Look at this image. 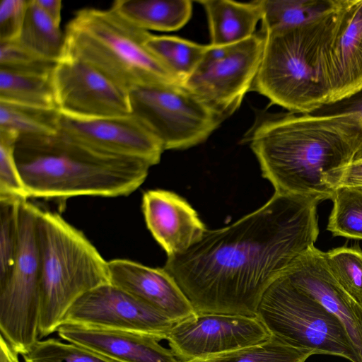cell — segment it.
<instances>
[{
  "label": "cell",
  "instance_id": "obj_17",
  "mask_svg": "<svg viewBox=\"0 0 362 362\" xmlns=\"http://www.w3.org/2000/svg\"><path fill=\"white\" fill-rule=\"evenodd\" d=\"M110 282L177 323L195 313L173 277L163 267L153 268L124 259L108 261Z\"/></svg>",
  "mask_w": 362,
  "mask_h": 362
},
{
  "label": "cell",
  "instance_id": "obj_28",
  "mask_svg": "<svg viewBox=\"0 0 362 362\" xmlns=\"http://www.w3.org/2000/svg\"><path fill=\"white\" fill-rule=\"evenodd\" d=\"M312 352L293 347L271 336L261 343L213 358L192 362H305Z\"/></svg>",
  "mask_w": 362,
  "mask_h": 362
},
{
  "label": "cell",
  "instance_id": "obj_33",
  "mask_svg": "<svg viewBox=\"0 0 362 362\" xmlns=\"http://www.w3.org/2000/svg\"><path fill=\"white\" fill-rule=\"evenodd\" d=\"M56 64L36 55L18 41L0 42V69L52 74Z\"/></svg>",
  "mask_w": 362,
  "mask_h": 362
},
{
  "label": "cell",
  "instance_id": "obj_21",
  "mask_svg": "<svg viewBox=\"0 0 362 362\" xmlns=\"http://www.w3.org/2000/svg\"><path fill=\"white\" fill-rule=\"evenodd\" d=\"M111 8L134 25L148 31H175L189 20L192 1L189 0H117Z\"/></svg>",
  "mask_w": 362,
  "mask_h": 362
},
{
  "label": "cell",
  "instance_id": "obj_7",
  "mask_svg": "<svg viewBox=\"0 0 362 362\" xmlns=\"http://www.w3.org/2000/svg\"><path fill=\"white\" fill-rule=\"evenodd\" d=\"M257 317L270 334L313 354L362 362L340 321L319 302L296 287L282 273L264 293Z\"/></svg>",
  "mask_w": 362,
  "mask_h": 362
},
{
  "label": "cell",
  "instance_id": "obj_36",
  "mask_svg": "<svg viewBox=\"0 0 362 362\" xmlns=\"http://www.w3.org/2000/svg\"><path fill=\"white\" fill-rule=\"evenodd\" d=\"M338 187H347L362 190V158L353 160L343 168L335 189Z\"/></svg>",
  "mask_w": 362,
  "mask_h": 362
},
{
  "label": "cell",
  "instance_id": "obj_14",
  "mask_svg": "<svg viewBox=\"0 0 362 362\" xmlns=\"http://www.w3.org/2000/svg\"><path fill=\"white\" fill-rule=\"evenodd\" d=\"M320 82L332 105L362 89V0H344L340 17L325 43Z\"/></svg>",
  "mask_w": 362,
  "mask_h": 362
},
{
  "label": "cell",
  "instance_id": "obj_34",
  "mask_svg": "<svg viewBox=\"0 0 362 362\" xmlns=\"http://www.w3.org/2000/svg\"><path fill=\"white\" fill-rule=\"evenodd\" d=\"M28 0H1L0 42L17 41L24 22Z\"/></svg>",
  "mask_w": 362,
  "mask_h": 362
},
{
  "label": "cell",
  "instance_id": "obj_24",
  "mask_svg": "<svg viewBox=\"0 0 362 362\" xmlns=\"http://www.w3.org/2000/svg\"><path fill=\"white\" fill-rule=\"evenodd\" d=\"M52 74L0 69V100L57 108Z\"/></svg>",
  "mask_w": 362,
  "mask_h": 362
},
{
  "label": "cell",
  "instance_id": "obj_35",
  "mask_svg": "<svg viewBox=\"0 0 362 362\" xmlns=\"http://www.w3.org/2000/svg\"><path fill=\"white\" fill-rule=\"evenodd\" d=\"M343 112H358L362 116V89L349 98L322 107L313 115H322ZM361 158H362V146L356 154L354 159Z\"/></svg>",
  "mask_w": 362,
  "mask_h": 362
},
{
  "label": "cell",
  "instance_id": "obj_5",
  "mask_svg": "<svg viewBox=\"0 0 362 362\" xmlns=\"http://www.w3.org/2000/svg\"><path fill=\"white\" fill-rule=\"evenodd\" d=\"M36 235L40 265L38 332L42 338L57 331L79 297L110 282L108 262L57 213L37 207Z\"/></svg>",
  "mask_w": 362,
  "mask_h": 362
},
{
  "label": "cell",
  "instance_id": "obj_12",
  "mask_svg": "<svg viewBox=\"0 0 362 362\" xmlns=\"http://www.w3.org/2000/svg\"><path fill=\"white\" fill-rule=\"evenodd\" d=\"M52 79L62 114L83 119L131 114L129 92L79 57L64 53Z\"/></svg>",
  "mask_w": 362,
  "mask_h": 362
},
{
  "label": "cell",
  "instance_id": "obj_26",
  "mask_svg": "<svg viewBox=\"0 0 362 362\" xmlns=\"http://www.w3.org/2000/svg\"><path fill=\"white\" fill-rule=\"evenodd\" d=\"M339 0H260L262 30L292 26L314 20L334 9Z\"/></svg>",
  "mask_w": 362,
  "mask_h": 362
},
{
  "label": "cell",
  "instance_id": "obj_6",
  "mask_svg": "<svg viewBox=\"0 0 362 362\" xmlns=\"http://www.w3.org/2000/svg\"><path fill=\"white\" fill-rule=\"evenodd\" d=\"M64 34V53L86 61L128 92L149 82L182 83L146 46L151 33L111 7L78 11Z\"/></svg>",
  "mask_w": 362,
  "mask_h": 362
},
{
  "label": "cell",
  "instance_id": "obj_4",
  "mask_svg": "<svg viewBox=\"0 0 362 362\" xmlns=\"http://www.w3.org/2000/svg\"><path fill=\"white\" fill-rule=\"evenodd\" d=\"M344 0L310 21L273 28L264 34L260 66L252 89L293 113L313 114L328 104L319 62Z\"/></svg>",
  "mask_w": 362,
  "mask_h": 362
},
{
  "label": "cell",
  "instance_id": "obj_22",
  "mask_svg": "<svg viewBox=\"0 0 362 362\" xmlns=\"http://www.w3.org/2000/svg\"><path fill=\"white\" fill-rule=\"evenodd\" d=\"M57 108L0 100V133L16 138L54 134L59 131Z\"/></svg>",
  "mask_w": 362,
  "mask_h": 362
},
{
  "label": "cell",
  "instance_id": "obj_3",
  "mask_svg": "<svg viewBox=\"0 0 362 362\" xmlns=\"http://www.w3.org/2000/svg\"><path fill=\"white\" fill-rule=\"evenodd\" d=\"M14 155L28 198L127 196L142 185L152 166L95 149L59 132L19 138Z\"/></svg>",
  "mask_w": 362,
  "mask_h": 362
},
{
  "label": "cell",
  "instance_id": "obj_32",
  "mask_svg": "<svg viewBox=\"0 0 362 362\" xmlns=\"http://www.w3.org/2000/svg\"><path fill=\"white\" fill-rule=\"evenodd\" d=\"M16 141L0 133V198L28 200L15 159Z\"/></svg>",
  "mask_w": 362,
  "mask_h": 362
},
{
  "label": "cell",
  "instance_id": "obj_19",
  "mask_svg": "<svg viewBox=\"0 0 362 362\" xmlns=\"http://www.w3.org/2000/svg\"><path fill=\"white\" fill-rule=\"evenodd\" d=\"M142 211L148 230L168 256L187 250L206 229L196 211L172 192H146Z\"/></svg>",
  "mask_w": 362,
  "mask_h": 362
},
{
  "label": "cell",
  "instance_id": "obj_29",
  "mask_svg": "<svg viewBox=\"0 0 362 362\" xmlns=\"http://www.w3.org/2000/svg\"><path fill=\"white\" fill-rule=\"evenodd\" d=\"M323 257L337 281L362 305V250L341 247L323 252Z\"/></svg>",
  "mask_w": 362,
  "mask_h": 362
},
{
  "label": "cell",
  "instance_id": "obj_30",
  "mask_svg": "<svg viewBox=\"0 0 362 362\" xmlns=\"http://www.w3.org/2000/svg\"><path fill=\"white\" fill-rule=\"evenodd\" d=\"M0 198V284L10 275L19 243V206L21 202Z\"/></svg>",
  "mask_w": 362,
  "mask_h": 362
},
{
  "label": "cell",
  "instance_id": "obj_2",
  "mask_svg": "<svg viewBox=\"0 0 362 362\" xmlns=\"http://www.w3.org/2000/svg\"><path fill=\"white\" fill-rule=\"evenodd\" d=\"M250 142L276 192L332 199L341 171L362 146V116L269 117L255 125Z\"/></svg>",
  "mask_w": 362,
  "mask_h": 362
},
{
  "label": "cell",
  "instance_id": "obj_1",
  "mask_svg": "<svg viewBox=\"0 0 362 362\" xmlns=\"http://www.w3.org/2000/svg\"><path fill=\"white\" fill-rule=\"evenodd\" d=\"M320 202L275 192L233 223L206 229L187 250L168 256L163 268L196 314L257 317L268 286L317 240Z\"/></svg>",
  "mask_w": 362,
  "mask_h": 362
},
{
  "label": "cell",
  "instance_id": "obj_20",
  "mask_svg": "<svg viewBox=\"0 0 362 362\" xmlns=\"http://www.w3.org/2000/svg\"><path fill=\"white\" fill-rule=\"evenodd\" d=\"M198 3L206 12L210 45L214 46H228L250 37L262 19L260 1L204 0Z\"/></svg>",
  "mask_w": 362,
  "mask_h": 362
},
{
  "label": "cell",
  "instance_id": "obj_16",
  "mask_svg": "<svg viewBox=\"0 0 362 362\" xmlns=\"http://www.w3.org/2000/svg\"><path fill=\"white\" fill-rule=\"evenodd\" d=\"M282 273L340 321L362 361V305L337 281L323 252L312 245Z\"/></svg>",
  "mask_w": 362,
  "mask_h": 362
},
{
  "label": "cell",
  "instance_id": "obj_9",
  "mask_svg": "<svg viewBox=\"0 0 362 362\" xmlns=\"http://www.w3.org/2000/svg\"><path fill=\"white\" fill-rule=\"evenodd\" d=\"M37 206H19V243L15 265L0 284V331L21 355L39 339L40 265L36 235Z\"/></svg>",
  "mask_w": 362,
  "mask_h": 362
},
{
  "label": "cell",
  "instance_id": "obj_37",
  "mask_svg": "<svg viewBox=\"0 0 362 362\" xmlns=\"http://www.w3.org/2000/svg\"><path fill=\"white\" fill-rule=\"evenodd\" d=\"M38 6L45 13L59 26L61 22V11L62 2L61 0H35Z\"/></svg>",
  "mask_w": 362,
  "mask_h": 362
},
{
  "label": "cell",
  "instance_id": "obj_13",
  "mask_svg": "<svg viewBox=\"0 0 362 362\" xmlns=\"http://www.w3.org/2000/svg\"><path fill=\"white\" fill-rule=\"evenodd\" d=\"M133 331L167 339L176 324L166 315L122 289L106 284L79 297L62 324Z\"/></svg>",
  "mask_w": 362,
  "mask_h": 362
},
{
  "label": "cell",
  "instance_id": "obj_25",
  "mask_svg": "<svg viewBox=\"0 0 362 362\" xmlns=\"http://www.w3.org/2000/svg\"><path fill=\"white\" fill-rule=\"evenodd\" d=\"M146 46L182 84L196 69L207 49V45L180 37L152 34Z\"/></svg>",
  "mask_w": 362,
  "mask_h": 362
},
{
  "label": "cell",
  "instance_id": "obj_31",
  "mask_svg": "<svg viewBox=\"0 0 362 362\" xmlns=\"http://www.w3.org/2000/svg\"><path fill=\"white\" fill-rule=\"evenodd\" d=\"M22 356L25 362H117L81 346L54 338L37 340Z\"/></svg>",
  "mask_w": 362,
  "mask_h": 362
},
{
  "label": "cell",
  "instance_id": "obj_15",
  "mask_svg": "<svg viewBox=\"0 0 362 362\" xmlns=\"http://www.w3.org/2000/svg\"><path fill=\"white\" fill-rule=\"evenodd\" d=\"M58 132L95 149L141 159L151 165L159 163L164 151L156 136L132 114L83 119L61 113Z\"/></svg>",
  "mask_w": 362,
  "mask_h": 362
},
{
  "label": "cell",
  "instance_id": "obj_11",
  "mask_svg": "<svg viewBox=\"0 0 362 362\" xmlns=\"http://www.w3.org/2000/svg\"><path fill=\"white\" fill-rule=\"evenodd\" d=\"M271 336L257 317L204 313L176 323L167 340L180 362H192L252 346Z\"/></svg>",
  "mask_w": 362,
  "mask_h": 362
},
{
  "label": "cell",
  "instance_id": "obj_8",
  "mask_svg": "<svg viewBox=\"0 0 362 362\" xmlns=\"http://www.w3.org/2000/svg\"><path fill=\"white\" fill-rule=\"evenodd\" d=\"M131 114L160 141L164 150L204 141L225 117L182 83L149 82L129 90Z\"/></svg>",
  "mask_w": 362,
  "mask_h": 362
},
{
  "label": "cell",
  "instance_id": "obj_38",
  "mask_svg": "<svg viewBox=\"0 0 362 362\" xmlns=\"http://www.w3.org/2000/svg\"><path fill=\"white\" fill-rule=\"evenodd\" d=\"M19 354L0 335V362H19Z\"/></svg>",
  "mask_w": 362,
  "mask_h": 362
},
{
  "label": "cell",
  "instance_id": "obj_23",
  "mask_svg": "<svg viewBox=\"0 0 362 362\" xmlns=\"http://www.w3.org/2000/svg\"><path fill=\"white\" fill-rule=\"evenodd\" d=\"M17 41L36 55L57 62L64 53L65 34L35 0H28L24 22Z\"/></svg>",
  "mask_w": 362,
  "mask_h": 362
},
{
  "label": "cell",
  "instance_id": "obj_18",
  "mask_svg": "<svg viewBox=\"0 0 362 362\" xmlns=\"http://www.w3.org/2000/svg\"><path fill=\"white\" fill-rule=\"evenodd\" d=\"M57 333L73 343L117 362H180L161 339L133 331L62 324Z\"/></svg>",
  "mask_w": 362,
  "mask_h": 362
},
{
  "label": "cell",
  "instance_id": "obj_27",
  "mask_svg": "<svg viewBox=\"0 0 362 362\" xmlns=\"http://www.w3.org/2000/svg\"><path fill=\"white\" fill-rule=\"evenodd\" d=\"M332 200L327 230L334 236L362 240V190L338 187Z\"/></svg>",
  "mask_w": 362,
  "mask_h": 362
},
{
  "label": "cell",
  "instance_id": "obj_10",
  "mask_svg": "<svg viewBox=\"0 0 362 362\" xmlns=\"http://www.w3.org/2000/svg\"><path fill=\"white\" fill-rule=\"evenodd\" d=\"M264 45L262 31L234 45H209L183 85L226 118L239 107L245 95L252 89Z\"/></svg>",
  "mask_w": 362,
  "mask_h": 362
}]
</instances>
